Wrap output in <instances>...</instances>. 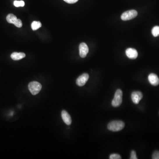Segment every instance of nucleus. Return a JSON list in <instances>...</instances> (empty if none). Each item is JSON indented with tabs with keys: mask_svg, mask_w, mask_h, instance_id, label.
I'll return each mask as SVG.
<instances>
[{
	"mask_svg": "<svg viewBox=\"0 0 159 159\" xmlns=\"http://www.w3.org/2000/svg\"><path fill=\"white\" fill-rule=\"evenodd\" d=\"M152 35L154 37H157L159 36V26H156L154 27L152 30Z\"/></svg>",
	"mask_w": 159,
	"mask_h": 159,
	"instance_id": "14",
	"label": "nucleus"
},
{
	"mask_svg": "<svg viewBox=\"0 0 159 159\" xmlns=\"http://www.w3.org/2000/svg\"><path fill=\"white\" fill-rule=\"evenodd\" d=\"M42 26V24L39 21H34L31 24V27L33 31L37 30Z\"/></svg>",
	"mask_w": 159,
	"mask_h": 159,
	"instance_id": "13",
	"label": "nucleus"
},
{
	"mask_svg": "<svg viewBox=\"0 0 159 159\" xmlns=\"http://www.w3.org/2000/svg\"><path fill=\"white\" fill-rule=\"evenodd\" d=\"M89 79V75L88 73H83L80 76L76 81V84L78 86H82L85 85Z\"/></svg>",
	"mask_w": 159,
	"mask_h": 159,
	"instance_id": "6",
	"label": "nucleus"
},
{
	"mask_svg": "<svg viewBox=\"0 0 159 159\" xmlns=\"http://www.w3.org/2000/svg\"><path fill=\"white\" fill-rule=\"evenodd\" d=\"M61 118L64 123L67 125H70L72 123V119L69 114L66 111L63 110L61 112Z\"/></svg>",
	"mask_w": 159,
	"mask_h": 159,
	"instance_id": "9",
	"label": "nucleus"
},
{
	"mask_svg": "<svg viewBox=\"0 0 159 159\" xmlns=\"http://www.w3.org/2000/svg\"><path fill=\"white\" fill-rule=\"evenodd\" d=\"M17 17L13 14H9L6 17V20L10 24H14L17 20Z\"/></svg>",
	"mask_w": 159,
	"mask_h": 159,
	"instance_id": "12",
	"label": "nucleus"
},
{
	"mask_svg": "<svg viewBox=\"0 0 159 159\" xmlns=\"http://www.w3.org/2000/svg\"><path fill=\"white\" fill-rule=\"evenodd\" d=\"M125 127L123 122L120 120H115L110 122L107 126V128L109 130L117 132L123 130Z\"/></svg>",
	"mask_w": 159,
	"mask_h": 159,
	"instance_id": "1",
	"label": "nucleus"
},
{
	"mask_svg": "<svg viewBox=\"0 0 159 159\" xmlns=\"http://www.w3.org/2000/svg\"><path fill=\"white\" fill-rule=\"evenodd\" d=\"M137 12L135 10L126 11L121 15V19L124 21L130 20L137 16Z\"/></svg>",
	"mask_w": 159,
	"mask_h": 159,
	"instance_id": "4",
	"label": "nucleus"
},
{
	"mask_svg": "<svg viewBox=\"0 0 159 159\" xmlns=\"http://www.w3.org/2000/svg\"><path fill=\"white\" fill-rule=\"evenodd\" d=\"M41 84L37 82H32L29 84V89L33 95H36L39 93L42 89Z\"/></svg>",
	"mask_w": 159,
	"mask_h": 159,
	"instance_id": "3",
	"label": "nucleus"
},
{
	"mask_svg": "<svg viewBox=\"0 0 159 159\" xmlns=\"http://www.w3.org/2000/svg\"><path fill=\"white\" fill-rule=\"evenodd\" d=\"M63 1L69 4H74L77 2L78 0H63Z\"/></svg>",
	"mask_w": 159,
	"mask_h": 159,
	"instance_id": "20",
	"label": "nucleus"
},
{
	"mask_svg": "<svg viewBox=\"0 0 159 159\" xmlns=\"http://www.w3.org/2000/svg\"><path fill=\"white\" fill-rule=\"evenodd\" d=\"M26 55L24 53L22 52H13L11 55V58L14 61L20 60L25 57Z\"/></svg>",
	"mask_w": 159,
	"mask_h": 159,
	"instance_id": "11",
	"label": "nucleus"
},
{
	"mask_svg": "<svg viewBox=\"0 0 159 159\" xmlns=\"http://www.w3.org/2000/svg\"><path fill=\"white\" fill-rule=\"evenodd\" d=\"M130 159H137V157L136 153L135 151L134 150H132L131 153L130 155Z\"/></svg>",
	"mask_w": 159,
	"mask_h": 159,
	"instance_id": "19",
	"label": "nucleus"
},
{
	"mask_svg": "<svg viewBox=\"0 0 159 159\" xmlns=\"http://www.w3.org/2000/svg\"><path fill=\"white\" fill-rule=\"evenodd\" d=\"M14 24L16 26L17 28H21L22 26V22L20 20L17 19V20H16V22L14 23Z\"/></svg>",
	"mask_w": 159,
	"mask_h": 159,
	"instance_id": "17",
	"label": "nucleus"
},
{
	"mask_svg": "<svg viewBox=\"0 0 159 159\" xmlns=\"http://www.w3.org/2000/svg\"><path fill=\"white\" fill-rule=\"evenodd\" d=\"M110 159H122L120 155L118 154L114 153L112 154L109 157Z\"/></svg>",
	"mask_w": 159,
	"mask_h": 159,
	"instance_id": "16",
	"label": "nucleus"
},
{
	"mask_svg": "<svg viewBox=\"0 0 159 159\" xmlns=\"http://www.w3.org/2000/svg\"><path fill=\"white\" fill-rule=\"evenodd\" d=\"M153 159H159V152L158 151H155L152 156Z\"/></svg>",
	"mask_w": 159,
	"mask_h": 159,
	"instance_id": "18",
	"label": "nucleus"
},
{
	"mask_svg": "<svg viewBox=\"0 0 159 159\" xmlns=\"http://www.w3.org/2000/svg\"><path fill=\"white\" fill-rule=\"evenodd\" d=\"M14 6L16 7H24L25 5V3L23 1H14Z\"/></svg>",
	"mask_w": 159,
	"mask_h": 159,
	"instance_id": "15",
	"label": "nucleus"
},
{
	"mask_svg": "<svg viewBox=\"0 0 159 159\" xmlns=\"http://www.w3.org/2000/svg\"><path fill=\"white\" fill-rule=\"evenodd\" d=\"M126 56L128 58L131 59H135L138 56V53L135 49L129 48L126 51Z\"/></svg>",
	"mask_w": 159,
	"mask_h": 159,
	"instance_id": "8",
	"label": "nucleus"
},
{
	"mask_svg": "<svg viewBox=\"0 0 159 159\" xmlns=\"http://www.w3.org/2000/svg\"><path fill=\"white\" fill-rule=\"evenodd\" d=\"M149 81L152 85L157 86L159 84V79L158 76L154 73H151L148 77Z\"/></svg>",
	"mask_w": 159,
	"mask_h": 159,
	"instance_id": "10",
	"label": "nucleus"
},
{
	"mask_svg": "<svg viewBox=\"0 0 159 159\" xmlns=\"http://www.w3.org/2000/svg\"><path fill=\"white\" fill-rule=\"evenodd\" d=\"M123 91L118 89L115 92L114 98L112 101V105L114 107H118L121 105L123 101Z\"/></svg>",
	"mask_w": 159,
	"mask_h": 159,
	"instance_id": "2",
	"label": "nucleus"
},
{
	"mask_svg": "<svg viewBox=\"0 0 159 159\" xmlns=\"http://www.w3.org/2000/svg\"><path fill=\"white\" fill-rule=\"evenodd\" d=\"M143 95L141 91H134L131 94V99L135 104H137L142 99Z\"/></svg>",
	"mask_w": 159,
	"mask_h": 159,
	"instance_id": "7",
	"label": "nucleus"
},
{
	"mask_svg": "<svg viewBox=\"0 0 159 159\" xmlns=\"http://www.w3.org/2000/svg\"><path fill=\"white\" fill-rule=\"evenodd\" d=\"M80 56L81 58H84L87 56L89 52V49L88 46L84 43H82L80 44L79 47Z\"/></svg>",
	"mask_w": 159,
	"mask_h": 159,
	"instance_id": "5",
	"label": "nucleus"
}]
</instances>
